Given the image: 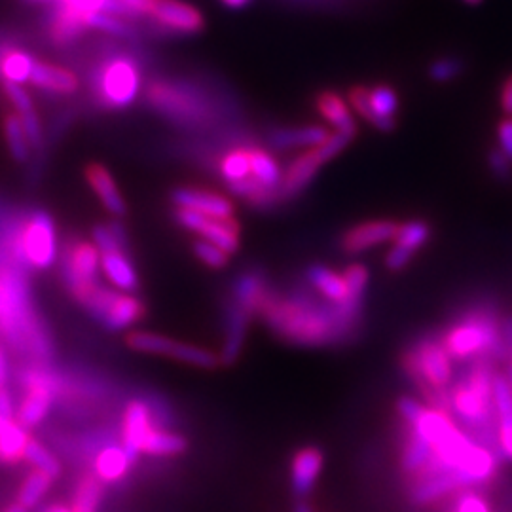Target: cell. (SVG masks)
<instances>
[{
    "instance_id": "cell-40",
    "label": "cell",
    "mask_w": 512,
    "mask_h": 512,
    "mask_svg": "<svg viewBox=\"0 0 512 512\" xmlns=\"http://www.w3.org/2000/svg\"><path fill=\"white\" fill-rule=\"evenodd\" d=\"M23 459H27L35 469L52 476V478L59 476V473H61L59 461H57L40 442H37V440L29 439L27 446H25Z\"/></svg>"
},
{
    "instance_id": "cell-34",
    "label": "cell",
    "mask_w": 512,
    "mask_h": 512,
    "mask_svg": "<svg viewBox=\"0 0 512 512\" xmlns=\"http://www.w3.org/2000/svg\"><path fill=\"white\" fill-rule=\"evenodd\" d=\"M186 446H188V442L181 435L150 429L147 437L143 440L141 454H148V456H177V454H183Z\"/></svg>"
},
{
    "instance_id": "cell-17",
    "label": "cell",
    "mask_w": 512,
    "mask_h": 512,
    "mask_svg": "<svg viewBox=\"0 0 512 512\" xmlns=\"http://www.w3.org/2000/svg\"><path fill=\"white\" fill-rule=\"evenodd\" d=\"M101 255V270L109 277L110 283L124 291V293H133L139 287V277L129 262L128 255L122 245H114L99 251Z\"/></svg>"
},
{
    "instance_id": "cell-36",
    "label": "cell",
    "mask_w": 512,
    "mask_h": 512,
    "mask_svg": "<svg viewBox=\"0 0 512 512\" xmlns=\"http://www.w3.org/2000/svg\"><path fill=\"white\" fill-rule=\"evenodd\" d=\"M103 499V484L97 475H82L73 497V512H97Z\"/></svg>"
},
{
    "instance_id": "cell-47",
    "label": "cell",
    "mask_w": 512,
    "mask_h": 512,
    "mask_svg": "<svg viewBox=\"0 0 512 512\" xmlns=\"http://www.w3.org/2000/svg\"><path fill=\"white\" fill-rule=\"evenodd\" d=\"M497 139H499V148L507 154V158L512 162V116H505L499 122Z\"/></svg>"
},
{
    "instance_id": "cell-51",
    "label": "cell",
    "mask_w": 512,
    "mask_h": 512,
    "mask_svg": "<svg viewBox=\"0 0 512 512\" xmlns=\"http://www.w3.org/2000/svg\"><path fill=\"white\" fill-rule=\"evenodd\" d=\"M6 380H8V359L4 349L0 348V389L6 387Z\"/></svg>"
},
{
    "instance_id": "cell-41",
    "label": "cell",
    "mask_w": 512,
    "mask_h": 512,
    "mask_svg": "<svg viewBox=\"0 0 512 512\" xmlns=\"http://www.w3.org/2000/svg\"><path fill=\"white\" fill-rule=\"evenodd\" d=\"M465 69V63L454 57V55H444V57H437L431 65H429V78L437 84H448L452 80H456L458 76H461Z\"/></svg>"
},
{
    "instance_id": "cell-4",
    "label": "cell",
    "mask_w": 512,
    "mask_h": 512,
    "mask_svg": "<svg viewBox=\"0 0 512 512\" xmlns=\"http://www.w3.org/2000/svg\"><path fill=\"white\" fill-rule=\"evenodd\" d=\"M349 105L366 120L370 126L380 131H393L397 126V112H399V95L397 90L389 84H378L374 88L355 86L348 93Z\"/></svg>"
},
{
    "instance_id": "cell-46",
    "label": "cell",
    "mask_w": 512,
    "mask_h": 512,
    "mask_svg": "<svg viewBox=\"0 0 512 512\" xmlns=\"http://www.w3.org/2000/svg\"><path fill=\"white\" fill-rule=\"evenodd\" d=\"M488 165L497 179L509 181L512 177V162L501 148H492L488 154Z\"/></svg>"
},
{
    "instance_id": "cell-23",
    "label": "cell",
    "mask_w": 512,
    "mask_h": 512,
    "mask_svg": "<svg viewBox=\"0 0 512 512\" xmlns=\"http://www.w3.org/2000/svg\"><path fill=\"white\" fill-rule=\"evenodd\" d=\"M403 450H401V469L406 475L414 476L429 463L433 456V446L420 437L412 425L403 421Z\"/></svg>"
},
{
    "instance_id": "cell-20",
    "label": "cell",
    "mask_w": 512,
    "mask_h": 512,
    "mask_svg": "<svg viewBox=\"0 0 512 512\" xmlns=\"http://www.w3.org/2000/svg\"><path fill=\"white\" fill-rule=\"evenodd\" d=\"M152 429L147 404L141 401H131L126 408L124 416V450L128 452L129 459L135 461L141 454L143 440Z\"/></svg>"
},
{
    "instance_id": "cell-5",
    "label": "cell",
    "mask_w": 512,
    "mask_h": 512,
    "mask_svg": "<svg viewBox=\"0 0 512 512\" xmlns=\"http://www.w3.org/2000/svg\"><path fill=\"white\" fill-rule=\"evenodd\" d=\"M114 14L112 0H59L50 35L55 44H69L92 27L93 19L101 14ZM116 16V14H114Z\"/></svg>"
},
{
    "instance_id": "cell-13",
    "label": "cell",
    "mask_w": 512,
    "mask_h": 512,
    "mask_svg": "<svg viewBox=\"0 0 512 512\" xmlns=\"http://www.w3.org/2000/svg\"><path fill=\"white\" fill-rule=\"evenodd\" d=\"M99 266H101V255L93 243L78 241L73 247H69L65 272H67L71 289L97 283Z\"/></svg>"
},
{
    "instance_id": "cell-55",
    "label": "cell",
    "mask_w": 512,
    "mask_h": 512,
    "mask_svg": "<svg viewBox=\"0 0 512 512\" xmlns=\"http://www.w3.org/2000/svg\"><path fill=\"white\" fill-rule=\"evenodd\" d=\"M46 512H73L69 511V509H65V507H50Z\"/></svg>"
},
{
    "instance_id": "cell-11",
    "label": "cell",
    "mask_w": 512,
    "mask_h": 512,
    "mask_svg": "<svg viewBox=\"0 0 512 512\" xmlns=\"http://www.w3.org/2000/svg\"><path fill=\"white\" fill-rule=\"evenodd\" d=\"M399 230V222L395 220H366L353 228L342 238V249L349 255H359L370 251L387 241H393Z\"/></svg>"
},
{
    "instance_id": "cell-18",
    "label": "cell",
    "mask_w": 512,
    "mask_h": 512,
    "mask_svg": "<svg viewBox=\"0 0 512 512\" xmlns=\"http://www.w3.org/2000/svg\"><path fill=\"white\" fill-rule=\"evenodd\" d=\"M323 469V452L319 448H302L293 459V492L298 499L313 492Z\"/></svg>"
},
{
    "instance_id": "cell-22",
    "label": "cell",
    "mask_w": 512,
    "mask_h": 512,
    "mask_svg": "<svg viewBox=\"0 0 512 512\" xmlns=\"http://www.w3.org/2000/svg\"><path fill=\"white\" fill-rule=\"evenodd\" d=\"M54 401V391L42 380L33 382L29 387V393L25 395L23 403L19 406L18 423L23 429H31L46 418L50 406Z\"/></svg>"
},
{
    "instance_id": "cell-21",
    "label": "cell",
    "mask_w": 512,
    "mask_h": 512,
    "mask_svg": "<svg viewBox=\"0 0 512 512\" xmlns=\"http://www.w3.org/2000/svg\"><path fill=\"white\" fill-rule=\"evenodd\" d=\"M4 93L18 112L19 120L23 124V129L27 133V139H29L31 147H42V129H40L37 110H35L31 95L25 92L19 84H10V82H4Z\"/></svg>"
},
{
    "instance_id": "cell-28",
    "label": "cell",
    "mask_w": 512,
    "mask_h": 512,
    "mask_svg": "<svg viewBox=\"0 0 512 512\" xmlns=\"http://www.w3.org/2000/svg\"><path fill=\"white\" fill-rule=\"evenodd\" d=\"M249 313L238 306L236 302H232V306L228 308V323H226V342H224V351H222V359L220 363L224 365H232L238 359L239 349L245 338V329L249 323Z\"/></svg>"
},
{
    "instance_id": "cell-43",
    "label": "cell",
    "mask_w": 512,
    "mask_h": 512,
    "mask_svg": "<svg viewBox=\"0 0 512 512\" xmlns=\"http://www.w3.org/2000/svg\"><path fill=\"white\" fill-rule=\"evenodd\" d=\"M194 253L209 268H217L219 270V268H224L230 262V258H228L230 255L224 253L220 247H217L211 241H207V239H198L194 243Z\"/></svg>"
},
{
    "instance_id": "cell-53",
    "label": "cell",
    "mask_w": 512,
    "mask_h": 512,
    "mask_svg": "<svg viewBox=\"0 0 512 512\" xmlns=\"http://www.w3.org/2000/svg\"><path fill=\"white\" fill-rule=\"evenodd\" d=\"M294 512H313V509H311L306 501H298L296 507H294Z\"/></svg>"
},
{
    "instance_id": "cell-26",
    "label": "cell",
    "mask_w": 512,
    "mask_h": 512,
    "mask_svg": "<svg viewBox=\"0 0 512 512\" xmlns=\"http://www.w3.org/2000/svg\"><path fill=\"white\" fill-rule=\"evenodd\" d=\"M306 277L311 285L332 304H342L344 300H348V283L344 275L336 274L334 270H329L321 264H315L308 268Z\"/></svg>"
},
{
    "instance_id": "cell-52",
    "label": "cell",
    "mask_w": 512,
    "mask_h": 512,
    "mask_svg": "<svg viewBox=\"0 0 512 512\" xmlns=\"http://www.w3.org/2000/svg\"><path fill=\"white\" fill-rule=\"evenodd\" d=\"M226 6H230V8H241V6H245L249 0H222Z\"/></svg>"
},
{
    "instance_id": "cell-27",
    "label": "cell",
    "mask_w": 512,
    "mask_h": 512,
    "mask_svg": "<svg viewBox=\"0 0 512 512\" xmlns=\"http://www.w3.org/2000/svg\"><path fill=\"white\" fill-rule=\"evenodd\" d=\"M317 110L329 122L330 126L340 131H359L357 122L351 114L346 99L336 92H323L317 97Z\"/></svg>"
},
{
    "instance_id": "cell-14",
    "label": "cell",
    "mask_w": 512,
    "mask_h": 512,
    "mask_svg": "<svg viewBox=\"0 0 512 512\" xmlns=\"http://www.w3.org/2000/svg\"><path fill=\"white\" fill-rule=\"evenodd\" d=\"M173 202L177 207L198 211L207 217L215 219H232L234 217V205L215 192H207L200 188H179L173 192Z\"/></svg>"
},
{
    "instance_id": "cell-10",
    "label": "cell",
    "mask_w": 512,
    "mask_h": 512,
    "mask_svg": "<svg viewBox=\"0 0 512 512\" xmlns=\"http://www.w3.org/2000/svg\"><path fill=\"white\" fill-rule=\"evenodd\" d=\"M431 238V226L425 220H408L399 224L395 245L385 256V268L391 272H401L410 264V260Z\"/></svg>"
},
{
    "instance_id": "cell-33",
    "label": "cell",
    "mask_w": 512,
    "mask_h": 512,
    "mask_svg": "<svg viewBox=\"0 0 512 512\" xmlns=\"http://www.w3.org/2000/svg\"><path fill=\"white\" fill-rule=\"evenodd\" d=\"M133 461L129 459L124 446H109L101 452V456L95 461V475L107 482H116L128 473L129 465Z\"/></svg>"
},
{
    "instance_id": "cell-8",
    "label": "cell",
    "mask_w": 512,
    "mask_h": 512,
    "mask_svg": "<svg viewBox=\"0 0 512 512\" xmlns=\"http://www.w3.org/2000/svg\"><path fill=\"white\" fill-rule=\"evenodd\" d=\"M177 220L186 230L200 234L202 239L215 243L224 253L234 255L239 249V222L234 219H215L192 209H177Z\"/></svg>"
},
{
    "instance_id": "cell-37",
    "label": "cell",
    "mask_w": 512,
    "mask_h": 512,
    "mask_svg": "<svg viewBox=\"0 0 512 512\" xmlns=\"http://www.w3.org/2000/svg\"><path fill=\"white\" fill-rule=\"evenodd\" d=\"M220 173L228 186L232 184L247 181L251 177V158H249V148H236L228 152L220 160Z\"/></svg>"
},
{
    "instance_id": "cell-16",
    "label": "cell",
    "mask_w": 512,
    "mask_h": 512,
    "mask_svg": "<svg viewBox=\"0 0 512 512\" xmlns=\"http://www.w3.org/2000/svg\"><path fill=\"white\" fill-rule=\"evenodd\" d=\"M150 101L164 110L167 114L175 116V118H183V120H194L198 116H202L200 103L196 101V97L181 92L173 86L167 84H152L150 86Z\"/></svg>"
},
{
    "instance_id": "cell-31",
    "label": "cell",
    "mask_w": 512,
    "mask_h": 512,
    "mask_svg": "<svg viewBox=\"0 0 512 512\" xmlns=\"http://www.w3.org/2000/svg\"><path fill=\"white\" fill-rule=\"evenodd\" d=\"M249 158H251V177L256 183L264 186L266 190L274 192L283 183L281 167L275 162L274 156L264 152L262 148H249Z\"/></svg>"
},
{
    "instance_id": "cell-35",
    "label": "cell",
    "mask_w": 512,
    "mask_h": 512,
    "mask_svg": "<svg viewBox=\"0 0 512 512\" xmlns=\"http://www.w3.org/2000/svg\"><path fill=\"white\" fill-rule=\"evenodd\" d=\"M266 296L268 294L264 291V283H262L260 275H243L239 279L236 289H234V302L247 311L249 315H253L256 310H260Z\"/></svg>"
},
{
    "instance_id": "cell-50",
    "label": "cell",
    "mask_w": 512,
    "mask_h": 512,
    "mask_svg": "<svg viewBox=\"0 0 512 512\" xmlns=\"http://www.w3.org/2000/svg\"><path fill=\"white\" fill-rule=\"evenodd\" d=\"M501 329H503V340H505V348H507V357H509V363H512V315H509L501 323Z\"/></svg>"
},
{
    "instance_id": "cell-48",
    "label": "cell",
    "mask_w": 512,
    "mask_h": 512,
    "mask_svg": "<svg viewBox=\"0 0 512 512\" xmlns=\"http://www.w3.org/2000/svg\"><path fill=\"white\" fill-rule=\"evenodd\" d=\"M499 105L505 116H512V73L503 80L499 92Z\"/></svg>"
},
{
    "instance_id": "cell-29",
    "label": "cell",
    "mask_w": 512,
    "mask_h": 512,
    "mask_svg": "<svg viewBox=\"0 0 512 512\" xmlns=\"http://www.w3.org/2000/svg\"><path fill=\"white\" fill-rule=\"evenodd\" d=\"M330 137V131L321 126H306V128H289L275 131L274 143L281 148H313L323 145Z\"/></svg>"
},
{
    "instance_id": "cell-15",
    "label": "cell",
    "mask_w": 512,
    "mask_h": 512,
    "mask_svg": "<svg viewBox=\"0 0 512 512\" xmlns=\"http://www.w3.org/2000/svg\"><path fill=\"white\" fill-rule=\"evenodd\" d=\"M494 404L499 448H501L503 459L512 461V389L507 374L495 372Z\"/></svg>"
},
{
    "instance_id": "cell-42",
    "label": "cell",
    "mask_w": 512,
    "mask_h": 512,
    "mask_svg": "<svg viewBox=\"0 0 512 512\" xmlns=\"http://www.w3.org/2000/svg\"><path fill=\"white\" fill-rule=\"evenodd\" d=\"M344 277H346V283H348V300L363 302L368 277H370V272H368L365 264H351L346 268Z\"/></svg>"
},
{
    "instance_id": "cell-44",
    "label": "cell",
    "mask_w": 512,
    "mask_h": 512,
    "mask_svg": "<svg viewBox=\"0 0 512 512\" xmlns=\"http://www.w3.org/2000/svg\"><path fill=\"white\" fill-rule=\"evenodd\" d=\"M116 16H152L158 0H112Z\"/></svg>"
},
{
    "instance_id": "cell-45",
    "label": "cell",
    "mask_w": 512,
    "mask_h": 512,
    "mask_svg": "<svg viewBox=\"0 0 512 512\" xmlns=\"http://www.w3.org/2000/svg\"><path fill=\"white\" fill-rule=\"evenodd\" d=\"M450 512H490L486 499L476 492H465L458 495Z\"/></svg>"
},
{
    "instance_id": "cell-57",
    "label": "cell",
    "mask_w": 512,
    "mask_h": 512,
    "mask_svg": "<svg viewBox=\"0 0 512 512\" xmlns=\"http://www.w3.org/2000/svg\"><path fill=\"white\" fill-rule=\"evenodd\" d=\"M465 4H471V6H476V4H480L482 0H463Z\"/></svg>"
},
{
    "instance_id": "cell-56",
    "label": "cell",
    "mask_w": 512,
    "mask_h": 512,
    "mask_svg": "<svg viewBox=\"0 0 512 512\" xmlns=\"http://www.w3.org/2000/svg\"><path fill=\"white\" fill-rule=\"evenodd\" d=\"M505 374H507V378H509V384H511L512 389V363H509V365H507V372H505Z\"/></svg>"
},
{
    "instance_id": "cell-49",
    "label": "cell",
    "mask_w": 512,
    "mask_h": 512,
    "mask_svg": "<svg viewBox=\"0 0 512 512\" xmlns=\"http://www.w3.org/2000/svg\"><path fill=\"white\" fill-rule=\"evenodd\" d=\"M0 418L14 420V404H12V397L6 387L0 389Z\"/></svg>"
},
{
    "instance_id": "cell-54",
    "label": "cell",
    "mask_w": 512,
    "mask_h": 512,
    "mask_svg": "<svg viewBox=\"0 0 512 512\" xmlns=\"http://www.w3.org/2000/svg\"><path fill=\"white\" fill-rule=\"evenodd\" d=\"M29 509H25L23 505H19V503H14V505H10L8 509L4 512H27Z\"/></svg>"
},
{
    "instance_id": "cell-2",
    "label": "cell",
    "mask_w": 512,
    "mask_h": 512,
    "mask_svg": "<svg viewBox=\"0 0 512 512\" xmlns=\"http://www.w3.org/2000/svg\"><path fill=\"white\" fill-rule=\"evenodd\" d=\"M141 90L139 65L128 55H116L105 61L95 78L99 101L109 109H126Z\"/></svg>"
},
{
    "instance_id": "cell-32",
    "label": "cell",
    "mask_w": 512,
    "mask_h": 512,
    "mask_svg": "<svg viewBox=\"0 0 512 512\" xmlns=\"http://www.w3.org/2000/svg\"><path fill=\"white\" fill-rule=\"evenodd\" d=\"M35 59L21 50H8L0 55V76L4 82L12 84H25L31 80V73L35 67Z\"/></svg>"
},
{
    "instance_id": "cell-25",
    "label": "cell",
    "mask_w": 512,
    "mask_h": 512,
    "mask_svg": "<svg viewBox=\"0 0 512 512\" xmlns=\"http://www.w3.org/2000/svg\"><path fill=\"white\" fill-rule=\"evenodd\" d=\"M29 82L46 92L73 93L78 90L76 74L63 67H55L50 63H38V61L33 67Z\"/></svg>"
},
{
    "instance_id": "cell-12",
    "label": "cell",
    "mask_w": 512,
    "mask_h": 512,
    "mask_svg": "<svg viewBox=\"0 0 512 512\" xmlns=\"http://www.w3.org/2000/svg\"><path fill=\"white\" fill-rule=\"evenodd\" d=\"M152 18L165 29L177 33H200L205 25L202 12L181 0H158Z\"/></svg>"
},
{
    "instance_id": "cell-3",
    "label": "cell",
    "mask_w": 512,
    "mask_h": 512,
    "mask_svg": "<svg viewBox=\"0 0 512 512\" xmlns=\"http://www.w3.org/2000/svg\"><path fill=\"white\" fill-rule=\"evenodd\" d=\"M357 137V131H340L334 129L329 139L319 147L308 148L304 154H300L293 164L289 165L283 183H281V196L293 198L298 192H302L313 181L321 165L327 164L332 158H336L349 143Z\"/></svg>"
},
{
    "instance_id": "cell-19",
    "label": "cell",
    "mask_w": 512,
    "mask_h": 512,
    "mask_svg": "<svg viewBox=\"0 0 512 512\" xmlns=\"http://www.w3.org/2000/svg\"><path fill=\"white\" fill-rule=\"evenodd\" d=\"M84 173H86V179H88V183L92 186L93 192L97 194L99 202L105 205V209L112 213V215H116V217L126 215L128 205H126V200L122 198L120 190L116 188V183H114L112 175L107 171V167L101 164H90L86 167Z\"/></svg>"
},
{
    "instance_id": "cell-24",
    "label": "cell",
    "mask_w": 512,
    "mask_h": 512,
    "mask_svg": "<svg viewBox=\"0 0 512 512\" xmlns=\"http://www.w3.org/2000/svg\"><path fill=\"white\" fill-rule=\"evenodd\" d=\"M145 315V306L139 298L131 296V294L118 293V296L112 300L109 310L103 315V323L110 330H124L135 325L137 321H141V317Z\"/></svg>"
},
{
    "instance_id": "cell-7",
    "label": "cell",
    "mask_w": 512,
    "mask_h": 512,
    "mask_svg": "<svg viewBox=\"0 0 512 512\" xmlns=\"http://www.w3.org/2000/svg\"><path fill=\"white\" fill-rule=\"evenodd\" d=\"M19 249L25 260L35 268L46 270L54 264L57 258V241L54 220L50 219L48 213L37 211L31 215L19 239Z\"/></svg>"
},
{
    "instance_id": "cell-39",
    "label": "cell",
    "mask_w": 512,
    "mask_h": 512,
    "mask_svg": "<svg viewBox=\"0 0 512 512\" xmlns=\"http://www.w3.org/2000/svg\"><path fill=\"white\" fill-rule=\"evenodd\" d=\"M50 484H52V476L35 469L31 475L27 476V480L23 482V486L19 490V505H23L25 509L37 507L38 501L50 490Z\"/></svg>"
},
{
    "instance_id": "cell-9",
    "label": "cell",
    "mask_w": 512,
    "mask_h": 512,
    "mask_svg": "<svg viewBox=\"0 0 512 512\" xmlns=\"http://www.w3.org/2000/svg\"><path fill=\"white\" fill-rule=\"evenodd\" d=\"M412 349L416 351L418 363H420L421 376L425 385L420 387H437V389H448V385L454 380V368H452V357L442 346L440 338L435 336H423Z\"/></svg>"
},
{
    "instance_id": "cell-6",
    "label": "cell",
    "mask_w": 512,
    "mask_h": 512,
    "mask_svg": "<svg viewBox=\"0 0 512 512\" xmlns=\"http://www.w3.org/2000/svg\"><path fill=\"white\" fill-rule=\"evenodd\" d=\"M126 344L135 351L143 353H154V355H165L177 361H183L188 365L200 366V368H217L220 365V359L207 351V349L184 344V342H175L171 338H165L154 332H129L126 336Z\"/></svg>"
},
{
    "instance_id": "cell-38",
    "label": "cell",
    "mask_w": 512,
    "mask_h": 512,
    "mask_svg": "<svg viewBox=\"0 0 512 512\" xmlns=\"http://www.w3.org/2000/svg\"><path fill=\"white\" fill-rule=\"evenodd\" d=\"M4 139H6V145H8V150H10L14 160H18V162H27L29 160L31 143L27 139V133L23 129V124H21L18 114H14V116L8 114L4 118Z\"/></svg>"
},
{
    "instance_id": "cell-30",
    "label": "cell",
    "mask_w": 512,
    "mask_h": 512,
    "mask_svg": "<svg viewBox=\"0 0 512 512\" xmlns=\"http://www.w3.org/2000/svg\"><path fill=\"white\" fill-rule=\"evenodd\" d=\"M29 437L25 429L8 418H0V461L16 463L23 459Z\"/></svg>"
},
{
    "instance_id": "cell-1",
    "label": "cell",
    "mask_w": 512,
    "mask_h": 512,
    "mask_svg": "<svg viewBox=\"0 0 512 512\" xmlns=\"http://www.w3.org/2000/svg\"><path fill=\"white\" fill-rule=\"evenodd\" d=\"M260 311L275 332L304 346L344 342L359 325L346 317L338 304H315L308 296L289 300L266 296Z\"/></svg>"
}]
</instances>
